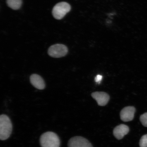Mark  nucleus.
Segmentation results:
<instances>
[{"mask_svg":"<svg viewBox=\"0 0 147 147\" xmlns=\"http://www.w3.org/2000/svg\"><path fill=\"white\" fill-rule=\"evenodd\" d=\"M135 111V108L134 107L128 106L124 108L120 113L121 120L124 122L132 121L134 118Z\"/></svg>","mask_w":147,"mask_h":147,"instance_id":"obj_6","label":"nucleus"},{"mask_svg":"<svg viewBox=\"0 0 147 147\" xmlns=\"http://www.w3.org/2000/svg\"><path fill=\"white\" fill-rule=\"evenodd\" d=\"M8 6L14 10H17L21 7L22 0H7Z\"/></svg>","mask_w":147,"mask_h":147,"instance_id":"obj_10","label":"nucleus"},{"mask_svg":"<svg viewBox=\"0 0 147 147\" xmlns=\"http://www.w3.org/2000/svg\"><path fill=\"white\" fill-rule=\"evenodd\" d=\"M68 52V49L65 45L56 44L51 46L48 50L49 56L55 58H61L66 56Z\"/></svg>","mask_w":147,"mask_h":147,"instance_id":"obj_4","label":"nucleus"},{"mask_svg":"<svg viewBox=\"0 0 147 147\" xmlns=\"http://www.w3.org/2000/svg\"><path fill=\"white\" fill-rule=\"evenodd\" d=\"M102 75H97L95 78V81L96 82L100 83L101 81L102 80Z\"/></svg>","mask_w":147,"mask_h":147,"instance_id":"obj_13","label":"nucleus"},{"mask_svg":"<svg viewBox=\"0 0 147 147\" xmlns=\"http://www.w3.org/2000/svg\"><path fill=\"white\" fill-rule=\"evenodd\" d=\"M12 124L11 119L6 115L0 116V139L6 140L10 137L12 131Z\"/></svg>","mask_w":147,"mask_h":147,"instance_id":"obj_2","label":"nucleus"},{"mask_svg":"<svg viewBox=\"0 0 147 147\" xmlns=\"http://www.w3.org/2000/svg\"><path fill=\"white\" fill-rule=\"evenodd\" d=\"M68 147H93L87 139L80 136L71 138L68 142Z\"/></svg>","mask_w":147,"mask_h":147,"instance_id":"obj_5","label":"nucleus"},{"mask_svg":"<svg viewBox=\"0 0 147 147\" xmlns=\"http://www.w3.org/2000/svg\"><path fill=\"white\" fill-rule=\"evenodd\" d=\"M31 84L37 89L42 90L45 89V84L43 78L37 74H33L30 78Z\"/></svg>","mask_w":147,"mask_h":147,"instance_id":"obj_8","label":"nucleus"},{"mask_svg":"<svg viewBox=\"0 0 147 147\" xmlns=\"http://www.w3.org/2000/svg\"><path fill=\"white\" fill-rule=\"evenodd\" d=\"M92 96L100 106L106 105L109 100L110 97L108 94L102 92H94L92 94Z\"/></svg>","mask_w":147,"mask_h":147,"instance_id":"obj_7","label":"nucleus"},{"mask_svg":"<svg viewBox=\"0 0 147 147\" xmlns=\"http://www.w3.org/2000/svg\"><path fill=\"white\" fill-rule=\"evenodd\" d=\"M40 143L41 147H60V140L56 133L47 131L42 134L40 136Z\"/></svg>","mask_w":147,"mask_h":147,"instance_id":"obj_1","label":"nucleus"},{"mask_svg":"<svg viewBox=\"0 0 147 147\" xmlns=\"http://www.w3.org/2000/svg\"><path fill=\"white\" fill-rule=\"evenodd\" d=\"M129 129L127 126L125 124H120L114 128L113 134L117 139L121 140L129 132Z\"/></svg>","mask_w":147,"mask_h":147,"instance_id":"obj_9","label":"nucleus"},{"mask_svg":"<svg viewBox=\"0 0 147 147\" xmlns=\"http://www.w3.org/2000/svg\"><path fill=\"white\" fill-rule=\"evenodd\" d=\"M139 146L140 147H147V134L143 135L140 140Z\"/></svg>","mask_w":147,"mask_h":147,"instance_id":"obj_11","label":"nucleus"},{"mask_svg":"<svg viewBox=\"0 0 147 147\" xmlns=\"http://www.w3.org/2000/svg\"><path fill=\"white\" fill-rule=\"evenodd\" d=\"M140 121L143 126L147 127V113L141 115Z\"/></svg>","mask_w":147,"mask_h":147,"instance_id":"obj_12","label":"nucleus"},{"mask_svg":"<svg viewBox=\"0 0 147 147\" xmlns=\"http://www.w3.org/2000/svg\"><path fill=\"white\" fill-rule=\"evenodd\" d=\"M71 9L70 5L67 3L62 2L59 3L53 9V16L56 19H61Z\"/></svg>","mask_w":147,"mask_h":147,"instance_id":"obj_3","label":"nucleus"}]
</instances>
